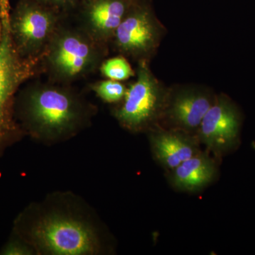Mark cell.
I'll return each mask as SVG.
<instances>
[{"label": "cell", "mask_w": 255, "mask_h": 255, "mask_svg": "<svg viewBox=\"0 0 255 255\" xmlns=\"http://www.w3.org/2000/svg\"><path fill=\"white\" fill-rule=\"evenodd\" d=\"M37 255H100L107 234L95 210L71 191L32 203L15 219L14 231Z\"/></svg>", "instance_id": "obj_1"}, {"label": "cell", "mask_w": 255, "mask_h": 255, "mask_svg": "<svg viewBox=\"0 0 255 255\" xmlns=\"http://www.w3.org/2000/svg\"><path fill=\"white\" fill-rule=\"evenodd\" d=\"M97 106L72 85L31 82L20 89L15 115L23 133L45 145L67 141L90 127Z\"/></svg>", "instance_id": "obj_2"}, {"label": "cell", "mask_w": 255, "mask_h": 255, "mask_svg": "<svg viewBox=\"0 0 255 255\" xmlns=\"http://www.w3.org/2000/svg\"><path fill=\"white\" fill-rule=\"evenodd\" d=\"M66 20L55 31L40 61L48 81L72 85L100 69L108 47L97 43L78 24H69Z\"/></svg>", "instance_id": "obj_3"}, {"label": "cell", "mask_w": 255, "mask_h": 255, "mask_svg": "<svg viewBox=\"0 0 255 255\" xmlns=\"http://www.w3.org/2000/svg\"><path fill=\"white\" fill-rule=\"evenodd\" d=\"M0 42V155L23 133L15 115V101L23 84L42 73L40 59L18 54L9 32V14H2Z\"/></svg>", "instance_id": "obj_4"}, {"label": "cell", "mask_w": 255, "mask_h": 255, "mask_svg": "<svg viewBox=\"0 0 255 255\" xmlns=\"http://www.w3.org/2000/svg\"><path fill=\"white\" fill-rule=\"evenodd\" d=\"M68 15L37 0H18L9 18V32L18 54L40 59L52 37Z\"/></svg>", "instance_id": "obj_5"}, {"label": "cell", "mask_w": 255, "mask_h": 255, "mask_svg": "<svg viewBox=\"0 0 255 255\" xmlns=\"http://www.w3.org/2000/svg\"><path fill=\"white\" fill-rule=\"evenodd\" d=\"M136 76V81L128 88L124 100L113 110L119 124L131 132L142 131L150 127L157 118L164 98L147 60L138 62Z\"/></svg>", "instance_id": "obj_6"}, {"label": "cell", "mask_w": 255, "mask_h": 255, "mask_svg": "<svg viewBox=\"0 0 255 255\" xmlns=\"http://www.w3.org/2000/svg\"><path fill=\"white\" fill-rule=\"evenodd\" d=\"M161 29L148 0H135L116 31L112 43L124 57L147 60L158 47Z\"/></svg>", "instance_id": "obj_7"}, {"label": "cell", "mask_w": 255, "mask_h": 255, "mask_svg": "<svg viewBox=\"0 0 255 255\" xmlns=\"http://www.w3.org/2000/svg\"><path fill=\"white\" fill-rule=\"evenodd\" d=\"M241 126L237 107L221 96L214 100L199 126V140L210 151L222 155L239 144Z\"/></svg>", "instance_id": "obj_8"}, {"label": "cell", "mask_w": 255, "mask_h": 255, "mask_svg": "<svg viewBox=\"0 0 255 255\" xmlns=\"http://www.w3.org/2000/svg\"><path fill=\"white\" fill-rule=\"evenodd\" d=\"M135 0H82L75 11L78 25L95 41L109 46Z\"/></svg>", "instance_id": "obj_9"}, {"label": "cell", "mask_w": 255, "mask_h": 255, "mask_svg": "<svg viewBox=\"0 0 255 255\" xmlns=\"http://www.w3.org/2000/svg\"><path fill=\"white\" fill-rule=\"evenodd\" d=\"M150 140L155 158L172 170L199 152L195 140L179 130L152 132Z\"/></svg>", "instance_id": "obj_10"}, {"label": "cell", "mask_w": 255, "mask_h": 255, "mask_svg": "<svg viewBox=\"0 0 255 255\" xmlns=\"http://www.w3.org/2000/svg\"><path fill=\"white\" fill-rule=\"evenodd\" d=\"M214 102L204 92L194 90L181 92L171 104L169 117L181 130L191 131L199 129Z\"/></svg>", "instance_id": "obj_11"}, {"label": "cell", "mask_w": 255, "mask_h": 255, "mask_svg": "<svg viewBox=\"0 0 255 255\" xmlns=\"http://www.w3.org/2000/svg\"><path fill=\"white\" fill-rule=\"evenodd\" d=\"M216 174L214 161L209 155L199 151L172 169L171 182L179 190L195 191L212 182Z\"/></svg>", "instance_id": "obj_12"}, {"label": "cell", "mask_w": 255, "mask_h": 255, "mask_svg": "<svg viewBox=\"0 0 255 255\" xmlns=\"http://www.w3.org/2000/svg\"><path fill=\"white\" fill-rule=\"evenodd\" d=\"M89 89L105 103H120L125 97L128 88L122 82L116 80H100L90 84Z\"/></svg>", "instance_id": "obj_13"}, {"label": "cell", "mask_w": 255, "mask_h": 255, "mask_svg": "<svg viewBox=\"0 0 255 255\" xmlns=\"http://www.w3.org/2000/svg\"><path fill=\"white\" fill-rule=\"evenodd\" d=\"M99 70L104 78L116 81H124L135 75L131 65L122 55L105 59Z\"/></svg>", "instance_id": "obj_14"}, {"label": "cell", "mask_w": 255, "mask_h": 255, "mask_svg": "<svg viewBox=\"0 0 255 255\" xmlns=\"http://www.w3.org/2000/svg\"><path fill=\"white\" fill-rule=\"evenodd\" d=\"M1 255H36L33 248L13 232L12 236L0 251Z\"/></svg>", "instance_id": "obj_15"}, {"label": "cell", "mask_w": 255, "mask_h": 255, "mask_svg": "<svg viewBox=\"0 0 255 255\" xmlns=\"http://www.w3.org/2000/svg\"><path fill=\"white\" fill-rule=\"evenodd\" d=\"M42 4L61 11L63 14L70 15L75 13L82 0H37Z\"/></svg>", "instance_id": "obj_16"}, {"label": "cell", "mask_w": 255, "mask_h": 255, "mask_svg": "<svg viewBox=\"0 0 255 255\" xmlns=\"http://www.w3.org/2000/svg\"><path fill=\"white\" fill-rule=\"evenodd\" d=\"M2 36V22H1V16H0V42Z\"/></svg>", "instance_id": "obj_17"}]
</instances>
